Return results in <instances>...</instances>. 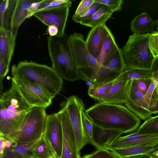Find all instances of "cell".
Masks as SVG:
<instances>
[{"label":"cell","mask_w":158,"mask_h":158,"mask_svg":"<svg viewBox=\"0 0 158 158\" xmlns=\"http://www.w3.org/2000/svg\"><path fill=\"white\" fill-rule=\"evenodd\" d=\"M85 113L95 125L124 133L135 131L140 125V119L121 104L99 102L86 110Z\"/></svg>","instance_id":"cell-1"},{"label":"cell","mask_w":158,"mask_h":158,"mask_svg":"<svg viewBox=\"0 0 158 158\" xmlns=\"http://www.w3.org/2000/svg\"><path fill=\"white\" fill-rule=\"evenodd\" d=\"M31 107L12 85L0 96V135L6 137L18 130Z\"/></svg>","instance_id":"cell-2"},{"label":"cell","mask_w":158,"mask_h":158,"mask_svg":"<svg viewBox=\"0 0 158 158\" xmlns=\"http://www.w3.org/2000/svg\"><path fill=\"white\" fill-rule=\"evenodd\" d=\"M13 77L37 84L45 89L53 99L62 90L63 79L52 67L31 61L19 62L12 72Z\"/></svg>","instance_id":"cell-3"},{"label":"cell","mask_w":158,"mask_h":158,"mask_svg":"<svg viewBox=\"0 0 158 158\" xmlns=\"http://www.w3.org/2000/svg\"><path fill=\"white\" fill-rule=\"evenodd\" d=\"M68 38L65 34L61 36H49L48 46L52 67L63 79L73 81L81 79V76L72 57Z\"/></svg>","instance_id":"cell-4"},{"label":"cell","mask_w":158,"mask_h":158,"mask_svg":"<svg viewBox=\"0 0 158 158\" xmlns=\"http://www.w3.org/2000/svg\"><path fill=\"white\" fill-rule=\"evenodd\" d=\"M150 33L131 35L122 49L126 68L151 70L156 59L150 50Z\"/></svg>","instance_id":"cell-5"},{"label":"cell","mask_w":158,"mask_h":158,"mask_svg":"<svg viewBox=\"0 0 158 158\" xmlns=\"http://www.w3.org/2000/svg\"><path fill=\"white\" fill-rule=\"evenodd\" d=\"M45 110L44 107H32L26 114L19 129L5 137L11 141L27 142L43 136L45 131L48 116Z\"/></svg>","instance_id":"cell-6"},{"label":"cell","mask_w":158,"mask_h":158,"mask_svg":"<svg viewBox=\"0 0 158 158\" xmlns=\"http://www.w3.org/2000/svg\"><path fill=\"white\" fill-rule=\"evenodd\" d=\"M126 69L122 49L119 48L104 64L95 68H78L80 75L99 85L114 81Z\"/></svg>","instance_id":"cell-7"},{"label":"cell","mask_w":158,"mask_h":158,"mask_svg":"<svg viewBox=\"0 0 158 158\" xmlns=\"http://www.w3.org/2000/svg\"><path fill=\"white\" fill-rule=\"evenodd\" d=\"M11 81L12 85L32 107L46 108L52 104V96L40 85L13 77Z\"/></svg>","instance_id":"cell-8"},{"label":"cell","mask_w":158,"mask_h":158,"mask_svg":"<svg viewBox=\"0 0 158 158\" xmlns=\"http://www.w3.org/2000/svg\"><path fill=\"white\" fill-rule=\"evenodd\" d=\"M61 105L68 114L78 149L80 151L89 143L84 132L82 123V114L85 111V105L82 99L75 95L67 98Z\"/></svg>","instance_id":"cell-9"},{"label":"cell","mask_w":158,"mask_h":158,"mask_svg":"<svg viewBox=\"0 0 158 158\" xmlns=\"http://www.w3.org/2000/svg\"><path fill=\"white\" fill-rule=\"evenodd\" d=\"M68 41L73 60L78 69L98 66L96 59L87 48L82 35L75 33L69 37Z\"/></svg>","instance_id":"cell-10"},{"label":"cell","mask_w":158,"mask_h":158,"mask_svg":"<svg viewBox=\"0 0 158 158\" xmlns=\"http://www.w3.org/2000/svg\"><path fill=\"white\" fill-rule=\"evenodd\" d=\"M57 114L61 122L63 133L62 152L61 158H81L66 112L62 108Z\"/></svg>","instance_id":"cell-11"},{"label":"cell","mask_w":158,"mask_h":158,"mask_svg":"<svg viewBox=\"0 0 158 158\" xmlns=\"http://www.w3.org/2000/svg\"><path fill=\"white\" fill-rule=\"evenodd\" d=\"M69 8L61 7L45 10L35 13L33 15L48 27L53 24L56 25L58 31L56 36H62L65 35Z\"/></svg>","instance_id":"cell-12"},{"label":"cell","mask_w":158,"mask_h":158,"mask_svg":"<svg viewBox=\"0 0 158 158\" xmlns=\"http://www.w3.org/2000/svg\"><path fill=\"white\" fill-rule=\"evenodd\" d=\"M44 136L54 150L56 157L61 158L63 133L61 122L57 113L48 115Z\"/></svg>","instance_id":"cell-13"},{"label":"cell","mask_w":158,"mask_h":158,"mask_svg":"<svg viewBox=\"0 0 158 158\" xmlns=\"http://www.w3.org/2000/svg\"><path fill=\"white\" fill-rule=\"evenodd\" d=\"M125 105L140 119L146 120L151 117L147 109L144 95L137 86L135 80L131 81L128 100Z\"/></svg>","instance_id":"cell-14"},{"label":"cell","mask_w":158,"mask_h":158,"mask_svg":"<svg viewBox=\"0 0 158 158\" xmlns=\"http://www.w3.org/2000/svg\"><path fill=\"white\" fill-rule=\"evenodd\" d=\"M158 143V135H140L135 132L120 136L105 149L123 148L131 147L146 146Z\"/></svg>","instance_id":"cell-15"},{"label":"cell","mask_w":158,"mask_h":158,"mask_svg":"<svg viewBox=\"0 0 158 158\" xmlns=\"http://www.w3.org/2000/svg\"><path fill=\"white\" fill-rule=\"evenodd\" d=\"M131 81H116L99 103L125 104L128 102Z\"/></svg>","instance_id":"cell-16"},{"label":"cell","mask_w":158,"mask_h":158,"mask_svg":"<svg viewBox=\"0 0 158 158\" xmlns=\"http://www.w3.org/2000/svg\"><path fill=\"white\" fill-rule=\"evenodd\" d=\"M44 135L30 142L11 141V146L10 148H6L3 155L0 156V158H29L31 157L33 149Z\"/></svg>","instance_id":"cell-17"},{"label":"cell","mask_w":158,"mask_h":158,"mask_svg":"<svg viewBox=\"0 0 158 158\" xmlns=\"http://www.w3.org/2000/svg\"><path fill=\"white\" fill-rule=\"evenodd\" d=\"M36 0H17L12 14L10 30L16 37L18 29L26 18H30L29 9Z\"/></svg>","instance_id":"cell-18"},{"label":"cell","mask_w":158,"mask_h":158,"mask_svg":"<svg viewBox=\"0 0 158 158\" xmlns=\"http://www.w3.org/2000/svg\"><path fill=\"white\" fill-rule=\"evenodd\" d=\"M93 124L94 146L97 150L105 149L124 133L121 131L104 128Z\"/></svg>","instance_id":"cell-19"},{"label":"cell","mask_w":158,"mask_h":158,"mask_svg":"<svg viewBox=\"0 0 158 158\" xmlns=\"http://www.w3.org/2000/svg\"><path fill=\"white\" fill-rule=\"evenodd\" d=\"M103 39L101 52L96 59L98 66L103 65L111 58L119 47L110 29L105 23L103 24Z\"/></svg>","instance_id":"cell-20"},{"label":"cell","mask_w":158,"mask_h":158,"mask_svg":"<svg viewBox=\"0 0 158 158\" xmlns=\"http://www.w3.org/2000/svg\"><path fill=\"white\" fill-rule=\"evenodd\" d=\"M0 59L9 67L13 54L16 37L10 30L0 28Z\"/></svg>","instance_id":"cell-21"},{"label":"cell","mask_w":158,"mask_h":158,"mask_svg":"<svg viewBox=\"0 0 158 158\" xmlns=\"http://www.w3.org/2000/svg\"><path fill=\"white\" fill-rule=\"evenodd\" d=\"M103 39V24L92 28L87 37L85 41L87 48L96 59L100 53Z\"/></svg>","instance_id":"cell-22"},{"label":"cell","mask_w":158,"mask_h":158,"mask_svg":"<svg viewBox=\"0 0 158 158\" xmlns=\"http://www.w3.org/2000/svg\"><path fill=\"white\" fill-rule=\"evenodd\" d=\"M155 26L153 21L146 12L142 13L136 16L131 23V30L134 33L139 34L147 32H153Z\"/></svg>","instance_id":"cell-23"},{"label":"cell","mask_w":158,"mask_h":158,"mask_svg":"<svg viewBox=\"0 0 158 158\" xmlns=\"http://www.w3.org/2000/svg\"><path fill=\"white\" fill-rule=\"evenodd\" d=\"M114 12V10L111 8L103 5L90 17L80 23L92 28L95 27L105 23Z\"/></svg>","instance_id":"cell-24"},{"label":"cell","mask_w":158,"mask_h":158,"mask_svg":"<svg viewBox=\"0 0 158 158\" xmlns=\"http://www.w3.org/2000/svg\"><path fill=\"white\" fill-rule=\"evenodd\" d=\"M158 149V143L146 146L115 149L109 150L121 158L130 156L142 154H149L152 155L153 153Z\"/></svg>","instance_id":"cell-25"},{"label":"cell","mask_w":158,"mask_h":158,"mask_svg":"<svg viewBox=\"0 0 158 158\" xmlns=\"http://www.w3.org/2000/svg\"><path fill=\"white\" fill-rule=\"evenodd\" d=\"M151 70L135 68H126L116 81H131L142 79H152Z\"/></svg>","instance_id":"cell-26"},{"label":"cell","mask_w":158,"mask_h":158,"mask_svg":"<svg viewBox=\"0 0 158 158\" xmlns=\"http://www.w3.org/2000/svg\"><path fill=\"white\" fill-rule=\"evenodd\" d=\"M17 0H1L0 2V28L10 30L9 23Z\"/></svg>","instance_id":"cell-27"},{"label":"cell","mask_w":158,"mask_h":158,"mask_svg":"<svg viewBox=\"0 0 158 158\" xmlns=\"http://www.w3.org/2000/svg\"><path fill=\"white\" fill-rule=\"evenodd\" d=\"M34 158H54L56 154L44 136L33 149L32 156Z\"/></svg>","instance_id":"cell-28"},{"label":"cell","mask_w":158,"mask_h":158,"mask_svg":"<svg viewBox=\"0 0 158 158\" xmlns=\"http://www.w3.org/2000/svg\"><path fill=\"white\" fill-rule=\"evenodd\" d=\"M135 132L140 135H158V115L146 119Z\"/></svg>","instance_id":"cell-29"},{"label":"cell","mask_w":158,"mask_h":158,"mask_svg":"<svg viewBox=\"0 0 158 158\" xmlns=\"http://www.w3.org/2000/svg\"><path fill=\"white\" fill-rule=\"evenodd\" d=\"M71 5L72 2L70 0H44L34 13L43 10L59 7L67 6L70 7Z\"/></svg>","instance_id":"cell-30"},{"label":"cell","mask_w":158,"mask_h":158,"mask_svg":"<svg viewBox=\"0 0 158 158\" xmlns=\"http://www.w3.org/2000/svg\"><path fill=\"white\" fill-rule=\"evenodd\" d=\"M114 81L100 85L93 89L89 88L88 95L94 99L98 101L109 91L114 83Z\"/></svg>","instance_id":"cell-31"},{"label":"cell","mask_w":158,"mask_h":158,"mask_svg":"<svg viewBox=\"0 0 158 158\" xmlns=\"http://www.w3.org/2000/svg\"><path fill=\"white\" fill-rule=\"evenodd\" d=\"M101 3L95 2L87 10L78 15L74 14L72 19L75 22L81 23L90 17L103 5Z\"/></svg>","instance_id":"cell-32"},{"label":"cell","mask_w":158,"mask_h":158,"mask_svg":"<svg viewBox=\"0 0 158 158\" xmlns=\"http://www.w3.org/2000/svg\"><path fill=\"white\" fill-rule=\"evenodd\" d=\"M82 119L83 130L89 143L94 146L93 123L85 114V111L82 113Z\"/></svg>","instance_id":"cell-33"},{"label":"cell","mask_w":158,"mask_h":158,"mask_svg":"<svg viewBox=\"0 0 158 158\" xmlns=\"http://www.w3.org/2000/svg\"><path fill=\"white\" fill-rule=\"evenodd\" d=\"M148 44L153 56L156 59L158 58V32L154 31L151 33Z\"/></svg>","instance_id":"cell-34"},{"label":"cell","mask_w":158,"mask_h":158,"mask_svg":"<svg viewBox=\"0 0 158 158\" xmlns=\"http://www.w3.org/2000/svg\"><path fill=\"white\" fill-rule=\"evenodd\" d=\"M95 2L107 5L113 9L114 11L121 10L123 0H95Z\"/></svg>","instance_id":"cell-35"},{"label":"cell","mask_w":158,"mask_h":158,"mask_svg":"<svg viewBox=\"0 0 158 158\" xmlns=\"http://www.w3.org/2000/svg\"><path fill=\"white\" fill-rule=\"evenodd\" d=\"M92 158H120L110 151L99 149L92 153Z\"/></svg>","instance_id":"cell-36"},{"label":"cell","mask_w":158,"mask_h":158,"mask_svg":"<svg viewBox=\"0 0 158 158\" xmlns=\"http://www.w3.org/2000/svg\"><path fill=\"white\" fill-rule=\"evenodd\" d=\"M152 79H142L135 80L140 90L144 95L147 93L152 81Z\"/></svg>","instance_id":"cell-37"},{"label":"cell","mask_w":158,"mask_h":158,"mask_svg":"<svg viewBox=\"0 0 158 158\" xmlns=\"http://www.w3.org/2000/svg\"><path fill=\"white\" fill-rule=\"evenodd\" d=\"M95 0H82L80 3L74 14H80L88 9L94 3Z\"/></svg>","instance_id":"cell-38"},{"label":"cell","mask_w":158,"mask_h":158,"mask_svg":"<svg viewBox=\"0 0 158 158\" xmlns=\"http://www.w3.org/2000/svg\"><path fill=\"white\" fill-rule=\"evenodd\" d=\"M148 109L150 114L158 113V98H151L147 102Z\"/></svg>","instance_id":"cell-39"},{"label":"cell","mask_w":158,"mask_h":158,"mask_svg":"<svg viewBox=\"0 0 158 158\" xmlns=\"http://www.w3.org/2000/svg\"><path fill=\"white\" fill-rule=\"evenodd\" d=\"M152 73V79L156 83V89L158 96V58H156L151 69Z\"/></svg>","instance_id":"cell-40"},{"label":"cell","mask_w":158,"mask_h":158,"mask_svg":"<svg viewBox=\"0 0 158 158\" xmlns=\"http://www.w3.org/2000/svg\"><path fill=\"white\" fill-rule=\"evenodd\" d=\"M47 31L50 36H56L58 32V27L55 24L48 27Z\"/></svg>","instance_id":"cell-41"},{"label":"cell","mask_w":158,"mask_h":158,"mask_svg":"<svg viewBox=\"0 0 158 158\" xmlns=\"http://www.w3.org/2000/svg\"><path fill=\"white\" fill-rule=\"evenodd\" d=\"M0 156H2L6 148V139L4 136L0 135Z\"/></svg>","instance_id":"cell-42"},{"label":"cell","mask_w":158,"mask_h":158,"mask_svg":"<svg viewBox=\"0 0 158 158\" xmlns=\"http://www.w3.org/2000/svg\"><path fill=\"white\" fill-rule=\"evenodd\" d=\"M81 79L85 81L89 86V88L93 89L96 88L100 85L86 78L84 76L80 75Z\"/></svg>","instance_id":"cell-43"},{"label":"cell","mask_w":158,"mask_h":158,"mask_svg":"<svg viewBox=\"0 0 158 158\" xmlns=\"http://www.w3.org/2000/svg\"><path fill=\"white\" fill-rule=\"evenodd\" d=\"M152 156L149 154H142L127 156L120 158H149Z\"/></svg>","instance_id":"cell-44"},{"label":"cell","mask_w":158,"mask_h":158,"mask_svg":"<svg viewBox=\"0 0 158 158\" xmlns=\"http://www.w3.org/2000/svg\"><path fill=\"white\" fill-rule=\"evenodd\" d=\"M152 156L155 158H158V149L153 153Z\"/></svg>","instance_id":"cell-45"},{"label":"cell","mask_w":158,"mask_h":158,"mask_svg":"<svg viewBox=\"0 0 158 158\" xmlns=\"http://www.w3.org/2000/svg\"><path fill=\"white\" fill-rule=\"evenodd\" d=\"M81 158H92V154L85 155Z\"/></svg>","instance_id":"cell-46"},{"label":"cell","mask_w":158,"mask_h":158,"mask_svg":"<svg viewBox=\"0 0 158 158\" xmlns=\"http://www.w3.org/2000/svg\"><path fill=\"white\" fill-rule=\"evenodd\" d=\"M154 21L155 23V25L156 26V31H155L158 32V19Z\"/></svg>","instance_id":"cell-47"},{"label":"cell","mask_w":158,"mask_h":158,"mask_svg":"<svg viewBox=\"0 0 158 158\" xmlns=\"http://www.w3.org/2000/svg\"><path fill=\"white\" fill-rule=\"evenodd\" d=\"M154 158L152 156H151L150 158Z\"/></svg>","instance_id":"cell-48"},{"label":"cell","mask_w":158,"mask_h":158,"mask_svg":"<svg viewBox=\"0 0 158 158\" xmlns=\"http://www.w3.org/2000/svg\"><path fill=\"white\" fill-rule=\"evenodd\" d=\"M54 158H59V157H54Z\"/></svg>","instance_id":"cell-49"},{"label":"cell","mask_w":158,"mask_h":158,"mask_svg":"<svg viewBox=\"0 0 158 158\" xmlns=\"http://www.w3.org/2000/svg\"><path fill=\"white\" fill-rule=\"evenodd\" d=\"M34 158L33 157H30V158Z\"/></svg>","instance_id":"cell-50"}]
</instances>
